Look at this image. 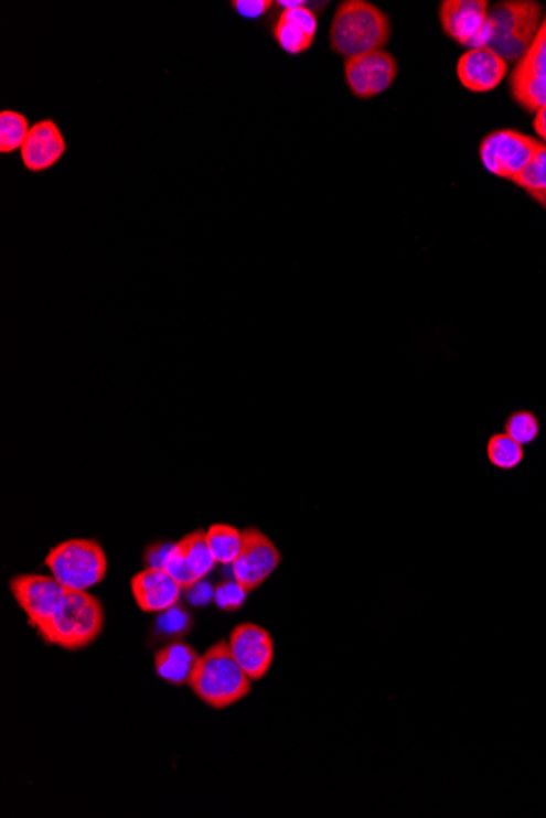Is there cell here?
I'll return each instance as SVG.
<instances>
[{"mask_svg":"<svg viewBox=\"0 0 546 818\" xmlns=\"http://www.w3.org/2000/svg\"><path fill=\"white\" fill-rule=\"evenodd\" d=\"M206 541H208L216 562L222 563V566H231L243 549V531L234 528V526L216 523V525L206 529Z\"/></svg>","mask_w":546,"mask_h":818,"instance_id":"obj_18","label":"cell"},{"mask_svg":"<svg viewBox=\"0 0 546 818\" xmlns=\"http://www.w3.org/2000/svg\"><path fill=\"white\" fill-rule=\"evenodd\" d=\"M185 592L189 603L196 607L206 606V604L212 603L213 600H215V589H213L212 583L206 582L205 579L200 580V582L190 586Z\"/></svg>","mask_w":546,"mask_h":818,"instance_id":"obj_28","label":"cell"},{"mask_svg":"<svg viewBox=\"0 0 546 818\" xmlns=\"http://www.w3.org/2000/svg\"><path fill=\"white\" fill-rule=\"evenodd\" d=\"M105 613L100 600L89 592L67 590L53 616L36 629L47 646L64 650L89 647L104 633Z\"/></svg>","mask_w":546,"mask_h":818,"instance_id":"obj_3","label":"cell"},{"mask_svg":"<svg viewBox=\"0 0 546 818\" xmlns=\"http://www.w3.org/2000/svg\"><path fill=\"white\" fill-rule=\"evenodd\" d=\"M178 545L181 548L183 558L189 563L190 570L195 573L199 580L205 579L215 569L216 563H218L215 556H213L212 549H210L208 541H206V531H203V529L183 536L181 541H178Z\"/></svg>","mask_w":546,"mask_h":818,"instance_id":"obj_17","label":"cell"},{"mask_svg":"<svg viewBox=\"0 0 546 818\" xmlns=\"http://www.w3.org/2000/svg\"><path fill=\"white\" fill-rule=\"evenodd\" d=\"M494 35L490 50L505 63H514L527 54L540 32L542 6L538 2H500L488 12Z\"/></svg>","mask_w":546,"mask_h":818,"instance_id":"obj_5","label":"cell"},{"mask_svg":"<svg viewBox=\"0 0 546 818\" xmlns=\"http://www.w3.org/2000/svg\"><path fill=\"white\" fill-rule=\"evenodd\" d=\"M175 542H156V545L149 546L144 552L146 566L152 567V569H164L165 560H168L169 552L174 548Z\"/></svg>","mask_w":546,"mask_h":818,"instance_id":"obj_29","label":"cell"},{"mask_svg":"<svg viewBox=\"0 0 546 818\" xmlns=\"http://www.w3.org/2000/svg\"><path fill=\"white\" fill-rule=\"evenodd\" d=\"M199 657L196 650H193L186 644H171V646L162 647L156 654V671L168 684L174 685V687H183V685H189L190 675H192Z\"/></svg>","mask_w":546,"mask_h":818,"instance_id":"obj_16","label":"cell"},{"mask_svg":"<svg viewBox=\"0 0 546 818\" xmlns=\"http://www.w3.org/2000/svg\"><path fill=\"white\" fill-rule=\"evenodd\" d=\"M272 6H275L272 0H234V2H231L234 12L246 20L260 19L269 12Z\"/></svg>","mask_w":546,"mask_h":818,"instance_id":"obj_27","label":"cell"},{"mask_svg":"<svg viewBox=\"0 0 546 818\" xmlns=\"http://www.w3.org/2000/svg\"><path fill=\"white\" fill-rule=\"evenodd\" d=\"M537 200L538 202L544 203L546 208V193H544V195L537 196Z\"/></svg>","mask_w":546,"mask_h":818,"instance_id":"obj_32","label":"cell"},{"mask_svg":"<svg viewBox=\"0 0 546 818\" xmlns=\"http://www.w3.org/2000/svg\"><path fill=\"white\" fill-rule=\"evenodd\" d=\"M318 33V17L307 3L281 12L274 26V39L291 56L307 53Z\"/></svg>","mask_w":546,"mask_h":818,"instance_id":"obj_15","label":"cell"},{"mask_svg":"<svg viewBox=\"0 0 546 818\" xmlns=\"http://www.w3.org/2000/svg\"><path fill=\"white\" fill-rule=\"evenodd\" d=\"M457 76L467 90L486 94L500 87L507 76V63L490 47L468 50L458 60Z\"/></svg>","mask_w":546,"mask_h":818,"instance_id":"obj_12","label":"cell"},{"mask_svg":"<svg viewBox=\"0 0 546 818\" xmlns=\"http://www.w3.org/2000/svg\"><path fill=\"white\" fill-rule=\"evenodd\" d=\"M190 624H192L190 614L183 607L178 606V604L169 607L168 611H162L158 621V627L162 633L174 634V636L185 634L189 631Z\"/></svg>","mask_w":546,"mask_h":818,"instance_id":"obj_26","label":"cell"},{"mask_svg":"<svg viewBox=\"0 0 546 818\" xmlns=\"http://www.w3.org/2000/svg\"><path fill=\"white\" fill-rule=\"evenodd\" d=\"M504 433L522 446H527L540 437V420L531 410H515L505 419Z\"/></svg>","mask_w":546,"mask_h":818,"instance_id":"obj_23","label":"cell"},{"mask_svg":"<svg viewBox=\"0 0 546 818\" xmlns=\"http://www.w3.org/2000/svg\"><path fill=\"white\" fill-rule=\"evenodd\" d=\"M9 589L20 610L26 614L30 626L35 631L53 616L54 610L67 592L53 575L39 573L13 577L9 582Z\"/></svg>","mask_w":546,"mask_h":818,"instance_id":"obj_8","label":"cell"},{"mask_svg":"<svg viewBox=\"0 0 546 818\" xmlns=\"http://www.w3.org/2000/svg\"><path fill=\"white\" fill-rule=\"evenodd\" d=\"M486 0H446L440 3V25L447 36L467 46L488 20Z\"/></svg>","mask_w":546,"mask_h":818,"instance_id":"obj_14","label":"cell"},{"mask_svg":"<svg viewBox=\"0 0 546 818\" xmlns=\"http://www.w3.org/2000/svg\"><path fill=\"white\" fill-rule=\"evenodd\" d=\"M43 566L64 589L89 592L104 582L108 559L95 539H67L50 549Z\"/></svg>","mask_w":546,"mask_h":818,"instance_id":"obj_4","label":"cell"},{"mask_svg":"<svg viewBox=\"0 0 546 818\" xmlns=\"http://www.w3.org/2000/svg\"><path fill=\"white\" fill-rule=\"evenodd\" d=\"M398 76V61L386 51L351 57L344 61V77L349 90L361 98L376 97L393 86Z\"/></svg>","mask_w":546,"mask_h":818,"instance_id":"obj_9","label":"cell"},{"mask_svg":"<svg viewBox=\"0 0 546 818\" xmlns=\"http://www.w3.org/2000/svg\"><path fill=\"white\" fill-rule=\"evenodd\" d=\"M515 185L531 193L534 198L546 193V146L535 152L532 161L512 179Z\"/></svg>","mask_w":546,"mask_h":818,"instance_id":"obj_22","label":"cell"},{"mask_svg":"<svg viewBox=\"0 0 546 818\" xmlns=\"http://www.w3.org/2000/svg\"><path fill=\"white\" fill-rule=\"evenodd\" d=\"M183 589L164 569L141 570L131 579V593L139 610L144 613H162L175 606Z\"/></svg>","mask_w":546,"mask_h":818,"instance_id":"obj_13","label":"cell"},{"mask_svg":"<svg viewBox=\"0 0 546 818\" xmlns=\"http://www.w3.org/2000/svg\"><path fill=\"white\" fill-rule=\"evenodd\" d=\"M534 130L546 142V107L535 114Z\"/></svg>","mask_w":546,"mask_h":818,"instance_id":"obj_30","label":"cell"},{"mask_svg":"<svg viewBox=\"0 0 546 818\" xmlns=\"http://www.w3.org/2000/svg\"><path fill=\"white\" fill-rule=\"evenodd\" d=\"M392 39V22L378 7L366 0H344L335 9L329 46L339 56H365L383 51Z\"/></svg>","mask_w":546,"mask_h":818,"instance_id":"obj_1","label":"cell"},{"mask_svg":"<svg viewBox=\"0 0 546 818\" xmlns=\"http://www.w3.org/2000/svg\"><path fill=\"white\" fill-rule=\"evenodd\" d=\"M546 77V20L537 39L522 57L512 79H542Z\"/></svg>","mask_w":546,"mask_h":818,"instance_id":"obj_21","label":"cell"},{"mask_svg":"<svg viewBox=\"0 0 546 818\" xmlns=\"http://www.w3.org/2000/svg\"><path fill=\"white\" fill-rule=\"evenodd\" d=\"M307 2H301V0H280V2H277V6H280L281 9L288 10V9H297V7L304 6Z\"/></svg>","mask_w":546,"mask_h":818,"instance_id":"obj_31","label":"cell"},{"mask_svg":"<svg viewBox=\"0 0 546 818\" xmlns=\"http://www.w3.org/2000/svg\"><path fill=\"white\" fill-rule=\"evenodd\" d=\"M30 130L32 125L25 115L15 110L0 111V152L6 155L22 151Z\"/></svg>","mask_w":546,"mask_h":818,"instance_id":"obj_19","label":"cell"},{"mask_svg":"<svg viewBox=\"0 0 546 818\" xmlns=\"http://www.w3.org/2000/svg\"><path fill=\"white\" fill-rule=\"evenodd\" d=\"M229 648L244 674L253 681L263 680L274 665L275 644L269 631L253 623L231 631Z\"/></svg>","mask_w":546,"mask_h":818,"instance_id":"obj_10","label":"cell"},{"mask_svg":"<svg viewBox=\"0 0 546 818\" xmlns=\"http://www.w3.org/2000/svg\"><path fill=\"white\" fill-rule=\"evenodd\" d=\"M189 687L199 696L200 701L222 711L249 696L253 680L237 664L229 643L220 641L200 655L190 675Z\"/></svg>","mask_w":546,"mask_h":818,"instance_id":"obj_2","label":"cell"},{"mask_svg":"<svg viewBox=\"0 0 546 818\" xmlns=\"http://www.w3.org/2000/svg\"><path fill=\"white\" fill-rule=\"evenodd\" d=\"M280 562L281 552L272 539L259 528H247L243 531L240 555L229 567L233 579L250 593L272 577Z\"/></svg>","mask_w":546,"mask_h":818,"instance_id":"obj_7","label":"cell"},{"mask_svg":"<svg viewBox=\"0 0 546 818\" xmlns=\"http://www.w3.org/2000/svg\"><path fill=\"white\" fill-rule=\"evenodd\" d=\"M486 454L490 463L501 471H514L521 466L525 458L524 446L517 441L512 440L508 434L494 433L488 440Z\"/></svg>","mask_w":546,"mask_h":818,"instance_id":"obj_20","label":"cell"},{"mask_svg":"<svg viewBox=\"0 0 546 818\" xmlns=\"http://www.w3.org/2000/svg\"><path fill=\"white\" fill-rule=\"evenodd\" d=\"M542 146L537 139L518 131H494L481 141L480 158L488 171L501 179L512 180L532 161Z\"/></svg>","mask_w":546,"mask_h":818,"instance_id":"obj_6","label":"cell"},{"mask_svg":"<svg viewBox=\"0 0 546 818\" xmlns=\"http://www.w3.org/2000/svg\"><path fill=\"white\" fill-rule=\"evenodd\" d=\"M247 596H249V592L237 580L231 579L216 586L213 602L220 610L233 613V611H239L244 606Z\"/></svg>","mask_w":546,"mask_h":818,"instance_id":"obj_24","label":"cell"},{"mask_svg":"<svg viewBox=\"0 0 546 818\" xmlns=\"http://www.w3.org/2000/svg\"><path fill=\"white\" fill-rule=\"evenodd\" d=\"M164 570L169 573V575L172 577V579L175 580V582L179 583V585L182 586L183 590H189L190 586L195 585L196 582H200V580L196 579L195 573L190 570L189 563H186L185 558H183L181 548H179L178 542H175L172 551L169 552L168 560H165Z\"/></svg>","mask_w":546,"mask_h":818,"instance_id":"obj_25","label":"cell"},{"mask_svg":"<svg viewBox=\"0 0 546 818\" xmlns=\"http://www.w3.org/2000/svg\"><path fill=\"white\" fill-rule=\"evenodd\" d=\"M67 141L56 121H36L32 125L25 144L20 151L23 168L32 173H43L53 169L66 155Z\"/></svg>","mask_w":546,"mask_h":818,"instance_id":"obj_11","label":"cell"}]
</instances>
